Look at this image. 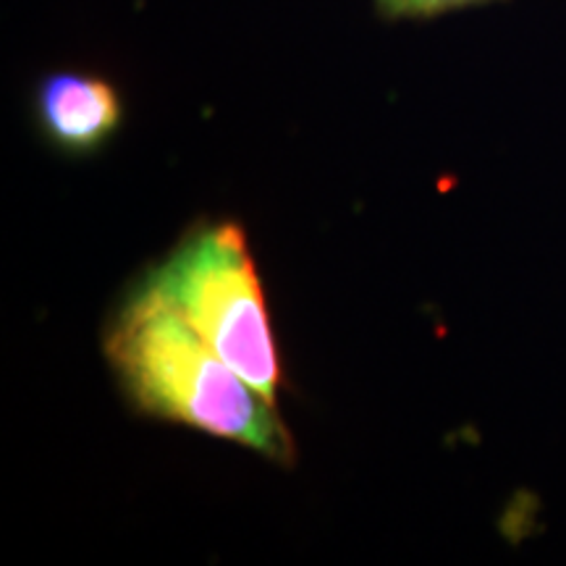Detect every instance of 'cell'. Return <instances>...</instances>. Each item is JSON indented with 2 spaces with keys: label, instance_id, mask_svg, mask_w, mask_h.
Segmentation results:
<instances>
[{
  "label": "cell",
  "instance_id": "6da1fadb",
  "mask_svg": "<svg viewBox=\"0 0 566 566\" xmlns=\"http://www.w3.org/2000/svg\"><path fill=\"white\" fill-rule=\"evenodd\" d=\"M105 349L142 412L242 443L279 464L294 462V441L273 401L150 289L139 286L124 304Z\"/></svg>",
  "mask_w": 566,
  "mask_h": 566
},
{
  "label": "cell",
  "instance_id": "7a4b0ae2",
  "mask_svg": "<svg viewBox=\"0 0 566 566\" xmlns=\"http://www.w3.org/2000/svg\"><path fill=\"white\" fill-rule=\"evenodd\" d=\"M142 286L179 313L226 365L275 405L279 357L263 286L239 226L216 223L189 233Z\"/></svg>",
  "mask_w": 566,
  "mask_h": 566
},
{
  "label": "cell",
  "instance_id": "3957f363",
  "mask_svg": "<svg viewBox=\"0 0 566 566\" xmlns=\"http://www.w3.org/2000/svg\"><path fill=\"white\" fill-rule=\"evenodd\" d=\"M42 129L61 150L92 153L108 142L122 124L118 92L101 76L55 71L38 90Z\"/></svg>",
  "mask_w": 566,
  "mask_h": 566
},
{
  "label": "cell",
  "instance_id": "277c9868",
  "mask_svg": "<svg viewBox=\"0 0 566 566\" xmlns=\"http://www.w3.org/2000/svg\"><path fill=\"white\" fill-rule=\"evenodd\" d=\"M478 3H488V0H378L380 9L391 17H436V13Z\"/></svg>",
  "mask_w": 566,
  "mask_h": 566
}]
</instances>
